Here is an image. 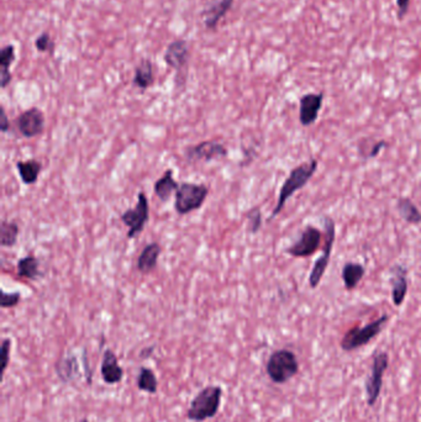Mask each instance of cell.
Here are the masks:
<instances>
[{"label": "cell", "mask_w": 421, "mask_h": 422, "mask_svg": "<svg viewBox=\"0 0 421 422\" xmlns=\"http://www.w3.org/2000/svg\"><path fill=\"white\" fill-rule=\"evenodd\" d=\"M324 231L325 241L324 247H323V255L319 257L318 259L314 263L313 269L309 276V287L312 289H316L319 284L321 283V279L324 277L326 269L329 267L330 256L335 245L336 239V226L335 221L325 216L324 218Z\"/></svg>", "instance_id": "obj_6"}, {"label": "cell", "mask_w": 421, "mask_h": 422, "mask_svg": "<svg viewBox=\"0 0 421 422\" xmlns=\"http://www.w3.org/2000/svg\"><path fill=\"white\" fill-rule=\"evenodd\" d=\"M10 349L11 340L10 338H4L1 342V361H3V369L1 373H6V368L10 362Z\"/></svg>", "instance_id": "obj_31"}, {"label": "cell", "mask_w": 421, "mask_h": 422, "mask_svg": "<svg viewBox=\"0 0 421 422\" xmlns=\"http://www.w3.org/2000/svg\"><path fill=\"white\" fill-rule=\"evenodd\" d=\"M321 245V231L315 226H307L303 230L302 235L292 246L286 250V255L294 258H307L313 256Z\"/></svg>", "instance_id": "obj_10"}, {"label": "cell", "mask_w": 421, "mask_h": 422, "mask_svg": "<svg viewBox=\"0 0 421 422\" xmlns=\"http://www.w3.org/2000/svg\"><path fill=\"white\" fill-rule=\"evenodd\" d=\"M318 160L313 158V160H309L308 163H304V165L293 168L291 173H289V176L282 186L275 208L273 209L268 221L275 219V216L281 214L282 210L286 206V202L292 198L298 190H300L308 184L309 181L312 179V176L315 174V172L318 169Z\"/></svg>", "instance_id": "obj_1"}, {"label": "cell", "mask_w": 421, "mask_h": 422, "mask_svg": "<svg viewBox=\"0 0 421 422\" xmlns=\"http://www.w3.org/2000/svg\"><path fill=\"white\" fill-rule=\"evenodd\" d=\"M409 6H411V0H397V8H398V20H403L408 11H409Z\"/></svg>", "instance_id": "obj_33"}, {"label": "cell", "mask_w": 421, "mask_h": 422, "mask_svg": "<svg viewBox=\"0 0 421 422\" xmlns=\"http://www.w3.org/2000/svg\"><path fill=\"white\" fill-rule=\"evenodd\" d=\"M22 300V294L19 292H14V293H6V292H1V300H0V306L1 309H10V308H15Z\"/></svg>", "instance_id": "obj_29"}, {"label": "cell", "mask_w": 421, "mask_h": 422, "mask_svg": "<svg viewBox=\"0 0 421 422\" xmlns=\"http://www.w3.org/2000/svg\"><path fill=\"white\" fill-rule=\"evenodd\" d=\"M324 93H308L299 100V123L304 128L312 126L318 120L319 112L323 107Z\"/></svg>", "instance_id": "obj_12"}, {"label": "cell", "mask_w": 421, "mask_h": 422, "mask_svg": "<svg viewBox=\"0 0 421 422\" xmlns=\"http://www.w3.org/2000/svg\"><path fill=\"white\" fill-rule=\"evenodd\" d=\"M209 195V188L198 183H182L174 194V210L178 215H188L199 210Z\"/></svg>", "instance_id": "obj_4"}, {"label": "cell", "mask_w": 421, "mask_h": 422, "mask_svg": "<svg viewBox=\"0 0 421 422\" xmlns=\"http://www.w3.org/2000/svg\"><path fill=\"white\" fill-rule=\"evenodd\" d=\"M232 4H234V0H219L214 6H211L210 8L204 10L203 20H204L206 29L215 30L217 24L222 20V16L230 10Z\"/></svg>", "instance_id": "obj_18"}, {"label": "cell", "mask_w": 421, "mask_h": 422, "mask_svg": "<svg viewBox=\"0 0 421 422\" xmlns=\"http://www.w3.org/2000/svg\"><path fill=\"white\" fill-rule=\"evenodd\" d=\"M102 378L109 385L118 384L124 378V369L121 368L116 354L107 349L102 361Z\"/></svg>", "instance_id": "obj_14"}, {"label": "cell", "mask_w": 421, "mask_h": 422, "mask_svg": "<svg viewBox=\"0 0 421 422\" xmlns=\"http://www.w3.org/2000/svg\"><path fill=\"white\" fill-rule=\"evenodd\" d=\"M390 287H392V300L395 306H400L404 303L406 294H408V288H409V282H408V269L395 264L390 268Z\"/></svg>", "instance_id": "obj_13"}, {"label": "cell", "mask_w": 421, "mask_h": 422, "mask_svg": "<svg viewBox=\"0 0 421 422\" xmlns=\"http://www.w3.org/2000/svg\"><path fill=\"white\" fill-rule=\"evenodd\" d=\"M227 155H229V152H227V146L219 141H214V140L201 141L200 144L190 146L188 149H185V152H184L185 160H188L190 163L201 162V160L211 162L214 160H222V158L227 157Z\"/></svg>", "instance_id": "obj_9"}, {"label": "cell", "mask_w": 421, "mask_h": 422, "mask_svg": "<svg viewBox=\"0 0 421 422\" xmlns=\"http://www.w3.org/2000/svg\"><path fill=\"white\" fill-rule=\"evenodd\" d=\"M45 115L38 107H30L22 112L14 121L17 133L25 139H33L45 130Z\"/></svg>", "instance_id": "obj_11"}, {"label": "cell", "mask_w": 421, "mask_h": 422, "mask_svg": "<svg viewBox=\"0 0 421 422\" xmlns=\"http://www.w3.org/2000/svg\"><path fill=\"white\" fill-rule=\"evenodd\" d=\"M17 169L25 186H33L38 182V176L43 169L41 162L38 160H19L17 162Z\"/></svg>", "instance_id": "obj_19"}, {"label": "cell", "mask_w": 421, "mask_h": 422, "mask_svg": "<svg viewBox=\"0 0 421 422\" xmlns=\"http://www.w3.org/2000/svg\"><path fill=\"white\" fill-rule=\"evenodd\" d=\"M388 367V353L384 352V351H378V352L373 354L371 373L368 375L366 385H365L368 407H374L376 402L378 400L381 391L383 388L384 373H385Z\"/></svg>", "instance_id": "obj_8"}, {"label": "cell", "mask_w": 421, "mask_h": 422, "mask_svg": "<svg viewBox=\"0 0 421 422\" xmlns=\"http://www.w3.org/2000/svg\"><path fill=\"white\" fill-rule=\"evenodd\" d=\"M136 385L141 391H146L148 394H156L158 391V380L152 369L141 367Z\"/></svg>", "instance_id": "obj_26"}, {"label": "cell", "mask_w": 421, "mask_h": 422, "mask_svg": "<svg viewBox=\"0 0 421 422\" xmlns=\"http://www.w3.org/2000/svg\"><path fill=\"white\" fill-rule=\"evenodd\" d=\"M188 59H190V50H188V45L184 40L173 41L168 46L166 54H164L166 63L174 70L183 68L184 66L188 62Z\"/></svg>", "instance_id": "obj_15"}, {"label": "cell", "mask_w": 421, "mask_h": 422, "mask_svg": "<svg viewBox=\"0 0 421 422\" xmlns=\"http://www.w3.org/2000/svg\"><path fill=\"white\" fill-rule=\"evenodd\" d=\"M298 370L299 363L297 356L289 349L275 351L266 364V372L275 384H284L288 380L292 379L293 377H296Z\"/></svg>", "instance_id": "obj_3"}, {"label": "cell", "mask_w": 421, "mask_h": 422, "mask_svg": "<svg viewBox=\"0 0 421 422\" xmlns=\"http://www.w3.org/2000/svg\"><path fill=\"white\" fill-rule=\"evenodd\" d=\"M120 219L128 227V239L132 240L136 236L140 235L150 220V204L146 194L144 192L139 193L135 208L125 210Z\"/></svg>", "instance_id": "obj_7"}, {"label": "cell", "mask_w": 421, "mask_h": 422, "mask_svg": "<svg viewBox=\"0 0 421 422\" xmlns=\"http://www.w3.org/2000/svg\"><path fill=\"white\" fill-rule=\"evenodd\" d=\"M389 321V315H382L377 320L372 321L366 326L352 327L346 332L340 341V347L346 352H351L357 348L363 347L378 336Z\"/></svg>", "instance_id": "obj_5"}, {"label": "cell", "mask_w": 421, "mask_h": 422, "mask_svg": "<svg viewBox=\"0 0 421 422\" xmlns=\"http://www.w3.org/2000/svg\"><path fill=\"white\" fill-rule=\"evenodd\" d=\"M397 209L405 223L411 225L421 224V214L415 204L409 198H399L397 202Z\"/></svg>", "instance_id": "obj_25"}, {"label": "cell", "mask_w": 421, "mask_h": 422, "mask_svg": "<svg viewBox=\"0 0 421 422\" xmlns=\"http://www.w3.org/2000/svg\"><path fill=\"white\" fill-rule=\"evenodd\" d=\"M19 225L11 221H1L0 225V245L1 247H13L17 245L19 237Z\"/></svg>", "instance_id": "obj_27"}, {"label": "cell", "mask_w": 421, "mask_h": 422, "mask_svg": "<svg viewBox=\"0 0 421 422\" xmlns=\"http://www.w3.org/2000/svg\"><path fill=\"white\" fill-rule=\"evenodd\" d=\"M0 130L3 134H6L10 130V123H9V119H8L4 107H1V112H0Z\"/></svg>", "instance_id": "obj_34"}, {"label": "cell", "mask_w": 421, "mask_h": 422, "mask_svg": "<svg viewBox=\"0 0 421 422\" xmlns=\"http://www.w3.org/2000/svg\"><path fill=\"white\" fill-rule=\"evenodd\" d=\"M14 61H15V47L13 45H6L1 50V54H0V67H1L0 86L3 89L6 88L13 80L10 66L14 63Z\"/></svg>", "instance_id": "obj_24"}, {"label": "cell", "mask_w": 421, "mask_h": 422, "mask_svg": "<svg viewBox=\"0 0 421 422\" xmlns=\"http://www.w3.org/2000/svg\"><path fill=\"white\" fill-rule=\"evenodd\" d=\"M56 373L59 375L62 382L70 383L77 379L79 375V367H78V361L75 356H67L65 359H61L56 363Z\"/></svg>", "instance_id": "obj_21"}, {"label": "cell", "mask_w": 421, "mask_h": 422, "mask_svg": "<svg viewBox=\"0 0 421 422\" xmlns=\"http://www.w3.org/2000/svg\"><path fill=\"white\" fill-rule=\"evenodd\" d=\"M161 253H162V248L157 242L148 243L137 258V262H136L137 271L142 274L153 272L157 268Z\"/></svg>", "instance_id": "obj_16"}, {"label": "cell", "mask_w": 421, "mask_h": 422, "mask_svg": "<svg viewBox=\"0 0 421 422\" xmlns=\"http://www.w3.org/2000/svg\"><path fill=\"white\" fill-rule=\"evenodd\" d=\"M247 231L251 234H257L262 227V213L259 208H252L246 214Z\"/></svg>", "instance_id": "obj_28"}, {"label": "cell", "mask_w": 421, "mask_h": 422, "mask_svg": "<svg viewBox=\"0 0 421 422\" xmlns=\"http://www.w3.org/2000/svg\"><path fill=\"white\" fill-rule=\"evenodd\" d=\"M35 46L38 48V52H52L54 48V40L47 32H43L36 38Z\"/></svg>", "instance_id": "obj_30"}, {"label": "cell", "mask_w": 421, "mask_h": 422, "mask_svg": "<svg viewBox=\"0 0 421 422\" xmlns=\"http://www.w3.org/2000/svg\"><path fill=\"white\" fill-rule=\"evenodd\" d=\"M387 147V141H378V142H376V144H373L372 147L368 150L367 155L365 156V158L366 160H369V158H374V157H377V156L381 153V151L383 150Z\"/></svg>", "instance_id": "obj_32"}, {"label": "cell", "mask_w": 421, "mask_h": 422, "mask_svg": "<svg viewBox=\"0 0 421 422\" xmlns=\"http://www.w3.org/2000/svg\"><path fill=\"white\" fill-rule=\"evenodd\" d=\"M17 276L20 278L29 279V280H38L41 277V272H40V262H38V258L33 256V255H29V256L22 257L17 264Z\"/></svg>", "instance_id": "obj_23"}, {"label": "cell", "mask_w": 421, "mask_h": 422, "mask_svg": "<svg viewBox=\"0 0 421 422\" xmlns=\"http://www.w3.org/2000/svg\"><path fill=\"white\" fill-rule=\"evenodd\" d=\"M222 399V386L208 385L190 401L187 419L190 421L203 422L215 417L220 410Z\"/></svg>", "instance_id": "obj_2"}, {"label": "cell", "mask_w": 421, "mask_h": 422, "mask_svg": "<svg viewBox=\"0 0 421 422\" xmlns=\"http://www.w3.org/2000/svg\"><path fill=\"white\" fill-rule=\"evenodd\" d=\"M366 269L362 266L361 263L347 262L342 268V280L345 285L346 290L351 292L357 288V285L361 283L362 279L365 277Z\"/></svg>", "instance_id": "obj_20"}, {"label": "cell", "mask_w": 421, "mask_h": 422, "mask_svg": "<svg viewBox=\"0 0 421 422\" xmlns=\"http://www.w3.org/2000/svg\"><path fill=\"white\" fill-rule=\"evenodd\" d=\"M155 75H153V66L150 59H142L140 64L136 67L134 75V86L140 88L141 91H146L147 88L153 84Z\"/></svg>", "instance_id": "obj_22"}, {"label": "cell", "mask_w": 421, "mask_h": 422, "mask_svg": "<svg viewBox=\"0 0 421 422\" xmlns=\"http://www.w3.org/2000/svg\"><path fill=\"white\" fill-rule=\"evenodd\" d=\"M179 184L176 182L174 176H173V171L171 168H168L164 172L161 178L157 179L155 186H153V192L156 194L157 198L161 202H167L171 199L173 194L178 190Z\"/></svg>", "instance_id": "obj_17"}, {"label": "cell", "mask_w": 421, "mask_h": 422, "mask_svg": "<svg viewBox=\"0 0 421 422\" xmlns=\"http://www.w3.org/2000/svg\"><path fill=\"white\" fill-rule=\"evenodd\" d=\"M153 349H155V346L144 348V349L141 351V359H147V357H150V356H151V353L153 352Z\"/></svg>", "instance_id": "obj_35"}]
</instances>
